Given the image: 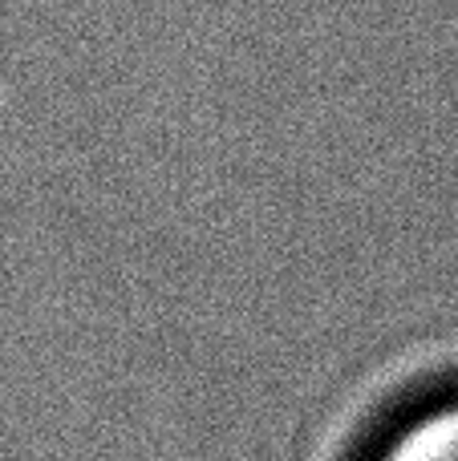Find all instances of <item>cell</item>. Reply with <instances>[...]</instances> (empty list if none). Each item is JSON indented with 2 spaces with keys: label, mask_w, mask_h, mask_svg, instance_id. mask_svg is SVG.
<instances>
[{
  "label": "cell",
  "mask_w": 458,
  "mask_h": 461,
  "mask_svg": "<svg viewBox=\"0 0 458 461\" xmlns=\"http://www.w3.org/2000/svg\"><path fill=\"white\" fill-rule=\"evenodd\" d=\"M333 461H458V365L381 397Z\"/></svg>",
  "instance_id": "1"
}]
</instances>
